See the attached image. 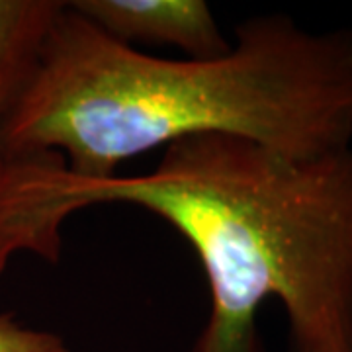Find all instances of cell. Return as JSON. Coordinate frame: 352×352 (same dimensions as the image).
<instances>
[{
	"label": "cell",
	"instance_id": "1",
	"mask_svg": "<svg viewBox=\"0 0 352 352\" xmlns=\"http://www.w3.org/2000/svg\"><path fill=\"white\" fill-rule=\"evenodd\" d=\"M104 204L164 219L196 252L210 315L192 352H264L258 309L276 298L289 352H352V147L292 159L249 139L166 145L143 175L78 178L57 155L0 164V276L14 254L57 263L61 226Z\"/></svg>",
	"mask_w": 352,
	"mask_h": 352
},
{
	"label": "cell",
	"instance_id": "2",
	"mask_svg": "<svg viewBox=\"0 0 352 352\" xmlns=\"http://www.w3.org/2000/svg\"><path fill=\"white\" fill-rule=\"evenodd\" d=\"M233 135L292 159L352 147V30L314 34L286 14L235 25L229 51L163 59L69 8L2 133V157L53 153L69 175L108 178L178 139Z\"/></svg>",
	"mask_w": 352,
	"mask_h": 352
},
{
	"label": "cell",
	"instance_id": "3",
	"mask_svg": "<svg viewBox=\"0 0 352 352\" xmlns=\"http://www.w3.org/2000/svg\"><path fill=\"white\" fill-rule=\"evenodd\" d=\"M71 10L124 45H168L188 59L223 55L231 41L204 0H71Z\"/></svg>",
	"mask_w": 352,
	"mask_h": 352
},
{
	"label": "cell",
	"instance_id": "4",
	"mask_svg": "<svg viewBox=\"0 0 352 352\" xmlns=\"http://www.w3.org/2000/svg\"><path fill=\"white\" fill-rule=\"evenodd\" d=\"M61 0H0V164L2 133L38 71Z\"/></svg>",
	"mask_w": 352,
	"mask_h": 352
},
{
	"label": "cell",
	"instance_id": "5",
	"mask_svg": "<svg viewBox=\"0 0 352 352\" xmlns=\"http://www.w3.org/2000/svg\"><path fill=\"white\" fill-rule=\"evenodd\" d=\"M0 352H71L61 335L22 325L12 314H0Z\"/></svg>",
	"mask_w": 352,
	"mask_h": 352
}]
</instances>
